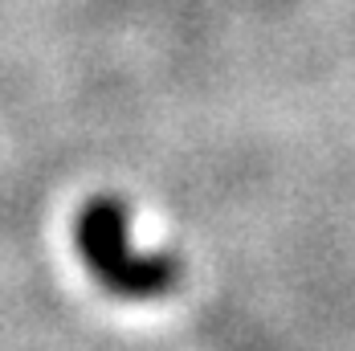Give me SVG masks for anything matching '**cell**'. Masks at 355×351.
<instances>
[{
	"mask_svg": "<svg viewBox=\"0 0 355 351\" xmlns=\"http://www.w3.org/2000/svg\"><path fill=\"white\" fill-rule=\"evenodd\" d=\"M78 253L90 274L119 298H159L180 282V262L172 253L131 249L127 209L119 200H94L78 216Z\"/></svg>",
	"mask_w": 355,
	"mask_h": 351,
	"instance_id": "cell-1",
	"label": "cell"
}]
</instances>
